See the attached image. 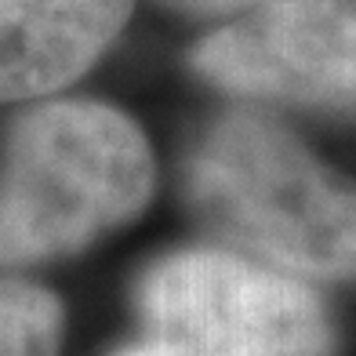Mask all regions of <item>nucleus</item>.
Returning <instances> with one entry per match:
<instances>
[{"label": "nucleus", "instance_id": "obj_1", "mask_svg": "<svg viewBox=\"0 0 356 356\" xmlns=\"http://www.w3.org/2000/svg\"><path fill=\"white\" fill-rule=\"evenodd\" d=\"M189 197L215 229L291 277L356 280V186L284 127L218 120L189 156Z\"/></svg>", "mask_w": 356, "mask_h": 356}, {"label": "nucleus", "instance_id": "obj_2", "mask_svg": "<svg viewBox=\"0 0 356 356\" xmlns=\"http://www.w3.org/2000/svg\"><path fill=\"white\" fill-rule=\"evenodd\" d=\"M149 142L102 102H51L11 127L0 160V266L73 254L153 193Z\"/></svg>", "mask_w": 356, "mask_h": 356}, {"label": "nucleus", "instance_id": "obj_3", "mask_svg": "<svg viewBox=\"0 0 356 356\" xmlns=\"http://www.w3.org/2000/svg\"><path fill=\"white\" fill-rule=\"evenodd\" d=\"M142 338L113 356H331L323 302L284 269L233 251H182L138 287Z\"/></svg>", "mask_w": 356, "mask_h": 356}, {"label": "nucleus", "instance_id": "obj_4", "mask_svg": "<svg viewBox=\"0 0 356 356\" xmlns=\"http://www.w3.org/2000/svg\"><path fill=\"white\" fill-rule=\"evenodd\" d=\"M193 70L244 99L356 120V0H273L193 47Z\"/></svg>", "mask_w": 356, "mask_h": 356}, {"label": "nucleus", "instance_id": "obj_5", "mask_svg": "<svg viewBox=\"0 0 356 356\" xmlns=\"http://www.w3.org/2000/svg\"><path fill=\"white\" fill-rule=\"evenodd\" d=\"M135 0H0V102L58 91L120 37Z\"/></svg>", "mask_w": 356, "mask_h": 356}, {"label": "nucleus", "instance_id": "obj_6", "mask_svg": "<svg viewBox=\"0 0 356 356\" xmlns=\"http://www.w3.org/2000/svg\"><path fill=\"white\" fill-rule=\"evenodd\" d=\"M62 305L37 284L0 280V356H58Z\"/></svg>", "mask_w": 356, "mask_h": 356}, {"label": "nucleus", "instance_id": "obj_7", "mask_svg": "<svg viewBox=\"0 0 356 356\" xmlns=\"http://www.w3.org/2000/svg\"><path fill=\"white\" fill-rule=\"evenodd\" d=\"M168 4L193 15H222V11H240V8H262V4H273V0H168Z\"/></svg>", "mask_w": 356, "mask_h": 356}]
</instances>
